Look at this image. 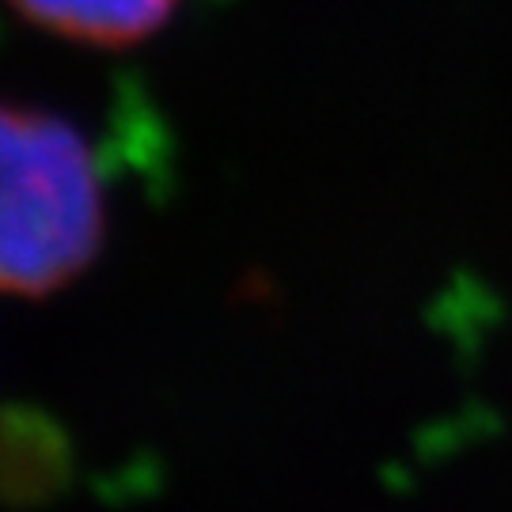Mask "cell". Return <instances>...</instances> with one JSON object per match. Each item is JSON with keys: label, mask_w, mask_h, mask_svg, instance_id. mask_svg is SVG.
Masks as SVG:
<instances>
[{"label": "cell", "mask_w": 512, "mask_h": 512, "mask_svg": "<svg viewBox=\"0 0 512 512\" xmlns=\"http://www.w3.org/2000/svg\"><path fill=\"white\" fill-rule=\"evenodd\" d=\"M0 281L16 296H50L103 247V183L84 133L42 107L8 103L4 129Z\"/></svg>", "instance_id": "6da1fadb"}, {"label": "cell", "mask_w": 512, "mask_h": 512, "mask_svg": "<svg viewBox=\"0 0 512 512\" xmlns=\"http://www.w3.org/2000/svg\"><path fill=\"white\" fill-rule=\"evenodd\" d=\"M35 27L84 46H133L175 16L179 0H12Z\"/></svg>", "instance_id": "7a4b0ae2"}]
</instances>
